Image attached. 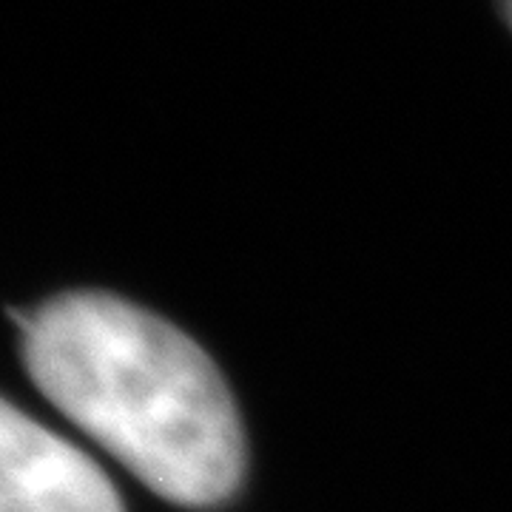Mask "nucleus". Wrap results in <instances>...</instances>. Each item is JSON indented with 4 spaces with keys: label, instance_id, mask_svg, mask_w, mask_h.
<instances>
[{
    "label": "nucleus",
    "instance_id": "2",
    "mask_svg": "<svg viewBox=\"0 0 512 512\" xmlns=\"http://www.w3.org/2000/svg\"><path fill=\"white\" fill-rule=\"evenodd\" d=\"M0 512H123L106 473L0 396Z\"/></svg>",
    "mask_w": 512,
    "mask_h": 512
},
{
    "label": "nucleus",
    "instance_id": "3",
    "mask_svg": "<svg viewBox=\"0 0 512 512\" xmlns=\"http://www.w3.org/2000/svg\"><path fill=\"white\" fill-rule=\"evenodd\" d=\"M501 9H504V15H507V20H510L512 26V0H501Z\"/></svg>",
    "mask_w": 512,
    "mask_h": 512
},
{
    "label": "nucleus",
    "instance_id": "1",
    "mask_svg": "<svg viewBox=\"0 0 512 512\" xmlns=\"http://www.w3.org/2000/svg\"><path fill=\"white\" fill-rule=\"evenodd\" d=\"M20 328L37 390L146 487L185 507L234 493L237 410L185 333L109 293H66Z\"/></svg>",
    "mask_w": 512,
    "mask_h": 512
}]
</instances>
